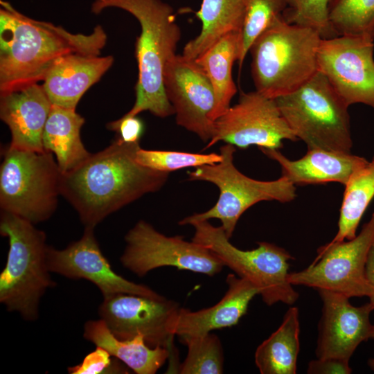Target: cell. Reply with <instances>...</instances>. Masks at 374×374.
Masks as SVG:
<instances>
[{
  "instance_id": "1",
  "label": "cell",
  "mask_w": 374,
  "mask_h": 374,
  "mask_svg": "<svg viewBox=\"0 0 374 374\" xmlns=\"http://www.w3.org/2000/svg\"><path fill=\"white\" fill-rule=\"evenodd\" d=\"M139 148V143H125L116 136L108 147L62 173L60 195L75 208L85 228L94 229L112 213L166 183L169 172L136 161Z\"/></svg>"
},
{
  "instance_id": "2",
  "label": "cell",
  "mask_w": 374,
  "mask_h": 374,
  "mask_svg": "<svg viewBox=\"0 0 374 374\" xmlns=\"http://www.w3.org/2000/svg\"><path fill=\"white\" fill-rule=\"evenodd\" d=\"M0 94L44 80L53 64L69 53L99 55L107 42L100 25L88 35L30 18L0 1Z\"/></svg>"
},
{
  "instance_id": "3",
  "label": "cell",
  "mask_w": 374,
  "mask_h": 374,
  "mask_svg": "<svg viewBox=\"0 0 374 374\" xmlns=\"http://www.w3.org/2000/svg\"><path fill=\"white\" fill-rule=\"evenodd\" d=\"M111 7L132 14L141 28L136 41L139 66L136 100L124 115L134 116L145 111L160 118L175 114L163 83L166 66L176 55L181 37L172 7L161 0H93L91 10L98 15Z\"/></svg>"
},
{
  "instance_id": "4",
  "label": "cell",
  "mask_w": 374,
  "mask_h": 374,
  "mask_svg": "<svg viewBox=\"0 0 374 374\" xmlns=\"http://www.w3.org/2000/svg\"><path fill=\"white\" fill-rule=\"evenodd\" d=\"M321 39L316 30L277 16L249 49L256 90L276 99L300 88L319 71Z\"/></svg>"
},
{
  "instance_id": "5",
  "label": "cell",
  "mask_w": 374,
  "mask_h": 374,
  "mask_svg": "<svg viewBox=\"0 0 374 374\" xmlns=\"http://www.w3.org/2000/svg\"><path fill=\"white\" fill-rule=\"evenodd\" d=\"M0 233L8 240L9 249L0 274V302L8 311L18 312L26 321H35L40 299L50 287L46 236L34 224L15 214L1 211Z\"/></svg>"
},
{
  "instance_id": "6",
  "label": "cell",
  "mask_w": 374,
  "mask_h": 374,
  "mask_svg": "<svg viewBox=\"0 0 374 374\" xmlns=\"http://www.w3.org/2000/svg\"><path fill=\"white\" fill-rule=\"evenodd\" d=\"M275 100L292 132L308 149L350 153L349 106L322 73L318 71L294 92Z\"/></svg>"
},
{
  "instance_id": "7",
  "label": "cell",
  "mask_w": 374,
  "mask_h": 374,
  "mask_svg": "<svg viewBox=\"0 0 374 374\" xmlns=\"http://www.w3.org/2000/svg\"><path fill=\"white\" fill-rule=\"evenodd\" d=\"M61 175L52 153L8 145L0 168L1 211L34 224L48 220L57 206Z\"/></svg>"
},
{
  "instance_id": "8",
  "label": "cell",
  "mask_w": 374,
  "mask_h": 374,
  "mask_svg": "<svg viewBox=\"0 0 374 374\" xmlns=\"http://www.w3.org/2000/svg\"><path fill=\"white\" fill-rule=\"evenodd\" d=\"M235 150V146L226 143L220 150L222 157L220 162L188 172V180L211 182L218 188L220 194L212 208L186 217L179 222V225L218 219L230 239L241 215L253 205L262 201L286 203L295 199V185L283 176L274 181H259L240 172L233 163Z\"/></svg>"
},
{
  "instance_id": "9",
  "label": "cell",
  "mask_w": 374,
  "mask_h": 374,
  "mask_svg": "<svg viewBox=\"0 0 374 374\" xmlns=\"http://www.w3.org/2000/svg\"><path fill=\"white\" fill-rule=\"evenodd\" d=\"M192 240L210 249L235 274L245 278L259 291L264 303L293 305L299 293L288 280L289 261L294 259L285 249L274 244L260 242L256 249L242 250L231 244L220 226L208 220L194 221Z\"/></svg>"
},
{
  "instance_id": "10",
  "label": "cell",
  "mask_w": 374,
  "mask_h": 374,
  "mask_svg": "<svg viewBox=\"0 0 374 374\" xmlns=\"http://www.w3.org/2000/svg\"><path fill=\"white\" fill-rule=\"evenodd\" d=\"M373 242L374 213L354 238L321 247L312 264L289 273L288 280L292 285L327 290L348 298H369L374 289L366 277L365 267Z\"/></svg>"
},
{
  "instance_id": "11",
  "label": "cell",
  "mask_w": 374,
  "mask_h": 374,
  "mask_svg": "<svg viewBox=\"0 0 374 374\" xmlns=\"http://www.w3.org/2000/svg\"><path fill=\"white\" fill-rule=\"evenodd\" d=\"M125 240L121 262L139 277L162 267L213 276L224 267L220 258L204 246L181 236H167L144 220L136 222Z\"/></svg>"
},
{
  "instance_id": "12",
  "label": "cell",
  "mask_w": 374,
  "mask_h": 374,
  "mask_svg": "<svg viewBox=\"0 0 374 374\" xmlns=\"http://www.w3.org/2000/svg\"><path fill=\"white\" fill-rule=\"evenodd\" d=\"M284 140H298L283 116L275 99L256 90L241 93L239 101L214 121L212 138L204 150L219 141L247 149L283 147Z\"/></svg>"
},
{
  "instance_id": "13",
  "label": "cell",
  "mask_w": 374,
  "mask_h": 374,
  "mask_svg": "<svg viewBox=\"0 0 374 374\" xmlns=\"http://www.w3.org/2000/svg\"><path fill=\"white\" fill-rule=\"evenodd\" d=\"M180 308L178 303L163 296L118 293L103 297L98 314L117 338L130 339L141 335L149 346L170 351Z\"/></svg>"
},
{
  "instance_id": "14",
  "label": "cell",
  "mask_w": 374,
  "mask_h": 374,
  "mask_svg": "<svg viewBox=\"0 0 374 374\" xmlns=\"http://www.w3.org/2000/svg\"><path fill=\"white\" fill-rule=\"evenodd\" d=\"M373 41L346 35L320 41L319 71L348 106L362 103L374 109Z\"/></svg>"
},
{
  "instance_id": "15",
  "label": "cell",
  "mask_w": 374,
  "mask_h": 374,
  "mask_svg": "<svg viewBox=\"0 0 374 374\" xmlns=\"http://www.w3.org/2000/svg\"><path fill=\"white\" fill-rule=\"evenodd\" d=\"M163 80L177 124L208 143L214 130L210 115L215 93L206 73L195 60L176 54L166 66Z\"/></svg>"
},
{
  "instance_id": "16",
  "label": "cell",
  "mask_w": 374,
  "mask_h": 374,
  "mask_svg": "<svg viewBox=\"0 0 374 374\" xmlns=\"http://www.w3.org/2000/svg\"><path fill=\"white\" fill-rule=\"evenodd\" d=\"M47 262L51 272L68 278L91 282L100 290L103 297L118 293L152 298L162 296L150 287L128 280L116 274L101 251L91 228H85L80 240L63 249L48 247Z\"/></svg>"
},
{
  "instance_id": "17",
  "label": "cell",
  "mask_w": 374,
  "mask_h": 374,
  "mask_svg": "<svg viewBox=\"0 0 374 374\" xmlns=\"http://www.w3.org/2000/svg\"><path fill=\"white\" fill-rule=\"evenodd\" d=\"M323 303L317 358H339L350 360L357 346L371 338L373 324L370 314L374 310L368 302L354 306L346 296L317 290Z\"/></svg>"
},
{
  "instance_id": "18",
  "label": "cell",
  "mask_w": 374,
  "mask_h": 374,
  "mask_svg": "<svg viewBox=\"0 0 374 374\" xmlns=\"http://www.w3.org/2000/svg\"><path fill=\"white\" fill-rule=\"evenodd\" d=\"M52 106L42 85L37 83L0 94V117L11 133L9 146L44 151L42 134Z\"/></svg>"
},
{
  "instance_id": "19",
  "label": "cell",
  "mask_w": 374,
  "mask_h": 374,
  "mask_svg": "<svg viewBox=\"0 0 374 374\" xmlns=\"http://www.w3.org/2000/svg\"><path fill=\"white\" fill-rule=\"evenodd\" d=\"M226 283L228 289L225 294L214 305L197 311L180 308L175 324V335L201 336L238 323L259 291L249 281L235 274H229Z\"/></svg>"
},
{
  "instance_id": "20",
  "label": "cell",
  "mask_w": 374,
  "mask_h": 374,
  "mask_svg": "<svg viewBox=\"0 0 374 374\" xmlns=\"http://www.w3.org/2000/svg\"><path fill=\"white\" fill-rule=\"evenodd\" d=\"M114 57L69 53L47 72L42 87L53 105L75 109L83 94L111 67Z\"/></svg>"
},
{
  "instance_id": "21",
  "label": "cell",
  "mask_w": 374,
  "mask_h": 374,
  "mask_svg": "<svg viewBox=\"0 0 374 374\" xmlns=\"http://www.w3.org/2000/svg\"><path fill=\"white\" fill-rule=\"evenodd\" d=\"M278 162L282 176L294 185L338 182L346 185L351 176L368 161L351 153L321 148L308 149L301 159L290 160L276 149H260Z\"/></svg>"
},
{
  "instance_id": "22",
  "label": "cell",
  "mask_w": 374,
  "mask_h": 374,
  "mask_svg": "<svg viewBox=\"0 0 374 374\" xmlns=\"http://www.w3.org/2000/svg\"><path fill=\"white\" fill-rule=\"evenodd\" d=\"M83 336L96 346L105 349L137 374L156 373L170 357L168 349L149 346L141 335L130 339L117 338L101 319L87 321Z\"/></svg>"
},
{
  "instance_id": "23",
  "label": "cell",
  "mask_w": 374,
  "mask_h": 374,
  "mask_svg": "<svg viewBox=\"0 0 374 374\" xmlns=\"http://www.w3.org/2000/svg\"><path fill=\"white\" fill-rule=\"evenodd\" d=\"M84 123V118L75 109L52 106L44 129L42 144L45 151L55 156L61 173L75 168L91 154L80 137Z\"/></svg>"
},
{
  "instance_id": "24",
  "label": "cell",
  "mask_w": 374,
  "mask_h": 374,
  "mask_svg": "<svg viewBox=\"0 0 374 374\" xmlns=\"http://www.w3.org/2000/svg\"><path fill=\"white\" fill-rule=\"evenodd\" d=\"M240 32L227 34L195 59L206 73L214 90L215 105L210 115L213 121L227 111L237 92L232 67L234 62L238 61Z\"/></svg>"
},
{
  "instance_id": "25",
  "label": "cell",
  "mask_w": 374,
  "mask_h": 374,
  "mask_svg": "<svg viewBox=\"0 0 374 374\" xmlns=\"http://www.w3.org/2000/svg\"><path fill=\"white\" fill-rule=\"evenodd\" d=\"M245 13L244 0H202L197 17L200 33L188 42L183 55L195 60L227 34L240 31Z\"/></svg>"
},
{
  "instance_id": "26",
  "label": "cell",
  "mask_w": 374,
  "mask_h": 374,
  "mask_svg": "<svg viewBox=\"0 0 374 374\" xmlns=\"http://www.w3.org/2000/svg\"><path fill=\"white\" fill-rule=\"evenodd\" d=\"M299 312L290 307L278 329L260 344L255 364L261 374H295L300 350Z\"/></svg>"
},
{
  "instance_id": "27",
  "label": "cell",
  "mask_w": 374,
  "mask_h": 374,
  "mask_svg": "<svg viewBox=\"0 0 374 374\" xmlns=\"http://www.w3.org/2000/svg\"><path fill=\"white\" fill-rule=\"evenodd\" d=\"M336 235L330 242L354 238L360 220L374 197V157L351 176L344 186Z\"/></svg>"
},
{
  "instance_id": "28",
  "label": "cell",
  "mask_w": 374,
  "mask_h": 374,
  "mask_svg": "<svg viewBox=\"0 0 374 374\" xmlns=\"http://www.w3.org/2000/svg\"><path fill=\"white\" fill-rule=\"evenodd\" d=\"M328 19L337 36L374 40V0H330Z\"/></svg>"
},
{
  "instance_id": "29",
  "label": "cell",
  "mask_w": 374,
  "mask_h": 374,
  "mask_svg": "<svg viewBox=\"0 0 374 374\" xmlns=\"http://www.w3.org/2000/svg\"><path fill=\"white\" fill-rule=\"evenodd\" d=\"M188 348L184 361L179 366L181 374H221L224 371V352L220 338L213 333L181 337Z\"/></svg>"
},
{
  "instance_id": "30",
  "label": "cell",
  "mask_w": 374,
  "mask_h": 374,
  "mask_svg": "<svg viewBox=\"0 0 374 374\" xmlns=\"http://www.w3.org/2000/svg\"><path fill=\"white\" fill-rule=\"evenodd\" d=\"M245 13L240 32L238 62L241 68L255 39L282 15L287 8V0H244Z\"/></svg>"
},
{
  "instance_id": "31",
  "label": "cell",
  "mask_w": 374,
  "mask_h": 374,
  "mask_svg": "<svg viewBox=\"0 0 374 374\" xmlns=\"http://www.w3.org/2000/svg\"><path fill=\"white\" fill-rule=\"evenodd\" d=\"M220 153L200 154L178 151L150 150L139 148L136 161L144 167L169 172L184 168L211 165L222 161Z\"/></svg>"
},
{
  "instance_id": "32",
  "label": "cell",
  "mask_w": 374,
  "mask_h": 374,
  "mask_svg": "<svg viewBox=\"0 0 374 374\" xmlns=\"http://www.w3.org/2000/svg\"><path fill=\"white\" fill-rule=\"evenodd\" d=\"M330 0H287V8L283 13L290 24L316 30L321 38L336 37L328 19Z\"/></svg>"
},
{
  "instance_id": "33",
  "label": "cell",
  "mask_w": 374,
  "mask_h": 374,
  "mask_svg": "<svg viewBox=\"0 0 374 374\" xmlns=\"http://www.w3.org/2000/svg\"><path fill=\"white\" fill-rule=\"evenodd\" d=\"M112 355L102 347L89 353L78 365L68 368L69 374H102V373H127L126 369L120 366L116 361H113Z\"/></svg>"
},
{
  "instance_id": "34",
  "label": "cell",
  "mask_w": 374,
  "mask_h": 374,
  "mask_svg": "<svg viewBox=\"0 0 374 374\" xmlns=\"http://www.w3.org/2000/svg\"><path fill=\"white\" fill-rule=\"evenodd\" d=\"M107 127L117 133V137L125 143H139L143 132V123L136 116L123 115L109 123Z\"/></svg>"
},
{
  "instance_id": "35",
  "label": "cell",
  "mask_w": 374,
  "mask_h": 374,
  "mask_svg": "<svg viewBox=\"0 0 374 374\" xmlns=\"http://www.w3.org/2000/svg\"><path fill=\"white\" fill-rule=\"evenodd\" d=\"M309 374H350L352 368L349 361L339 358H317L309 362L307 369Z\"/></svg>"
},
{
  "instance_id": "36",
  "label": "cell",
  "mask_w": 374,
  "mask_h": 374,
  "mask_svg": "<svg viewBox=\"0 0 374 374\" xmlns=\"http://www.w3.org/2000/svg\"><path fill=\"white\" fill-rule=\"evenodd\" d=\"M365 274L368 283L374 289V242L368 254L365 267ZM369 303L374 308V294L369 297Z\"/></svg>"
},
{
  "instance_id": "37",
  "label": "cell",
  "mask_w": 374,
  "mask_h": 374,
  "mask_svg": "<svg viewBox=\"0 0 374 374\" xmlns=\"http://www.w3.org/2000/svg\"><path fill=\"white\" fill-rule=\"evenodd\" d=\"M368 366L373 371H374V358H371L368 359Z\"/></svg>"
},
{
  "instance_id": "38",
  "label": "cell",
  "mask_w": 374,
  "mask_h": 374,
  "mask_svg": "<svg viewBox=\"0 0 374 374\" xmlns=\"http://www.w3.org/2000/svg\"><path fill=\"white\" fill-rule=\"evenodd\" d=\"M371 339L374 340V323L373 324V330H372V335H371Z\"/></svg>"
}]
</instances>
